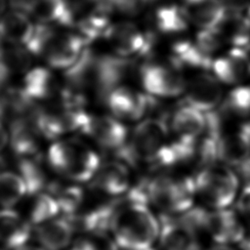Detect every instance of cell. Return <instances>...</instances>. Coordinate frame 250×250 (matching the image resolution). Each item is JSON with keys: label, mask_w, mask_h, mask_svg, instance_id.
<instances>
[{"label": "cell", "mask_w": 250, "mask_h": 250, "mask_svg": "<svg viewBox=\"0 0 250 250\" xmlns=\"http://www.w3.org/2000/svg\"><path fill=\"white\" fill-rule=\"evenodd\" d=\"M168 132L164 117H146L136 125L127 144L115 153L131 165L142 161L148 163L167 144Z\"/></svg>", "instance_id": "cell-3"}, {"label": "cell", "mask_w": 250, "mask_h": 250, "mask_svg": "<svg viewBox=\"0 0 250 250\" xmlns=\"http://www.w3.org/2000/svg\"><path fill=\"white\" fill-rule=\"evenodd\" d=\"M9 143V132L0 121V152L6 147Z\"/></svg>", "instance_id": "cell-40"}, {"label": "cell", "mask_w": 250, "mask_h": 250, "mask_svg": "<svg viewBox=\"0 0 250 250\" xmlns=\"http://www.w3.org/2000/svg\"><path fill=\"white\" fill-rule=\"evenodd\" d=\"M237 209L243 216L250 219V185H246L242 189L237 200Z\"/></svg>", "instance_id": "cell-37"}, {"label": "cell", "mask_w": 250, "mask_h": 250, "mask_svg": "<svg viewBox=\"0 0 250 250\" xmlns=\"http://www.w3.org/2000/svg\"><path fill=\"white\" fill-rule=\"evenodd\" d=\"M148 202L165 214L184 213L192 207L196 192L194 177L158 175L146 183Z\"/></svg>", "instance_id": "cell-4"}, {"label": "cell", "mask_w": 250, "mask_h": 250, "mask_svg": "<svg viewBox=\"0 0 250 250\" xmlns=\"http://www.w3.org/2000/svg\"><path fill=\"white\" fill-rule=\"evenodd\" d=\"M31 234V224L11 208L0 210V243L9 249L25 245Z\"/></svg>", "instance_id": "cell-18"}, {"label": "cell", "mask_w": 250, "mask_h": 250, "mask_svg": "<svg viewBox=\"0 0 250 250\" xmlns=\"http://www.w3.org/2000/svg\"><path fill=\"white\" fill-rule=\"evenodd\" d=\"M205 231L218 244L239 243L243 237L245 228L232 210L224 208L209 211Z\"/></svg>", "instance_id": "cell-14"}, {"label": "cell", "mask_w": 250, "mask_h": 250, "mask_svg": "<svg viewBox=\"0 0 250 250\" xmlns=\"http://www.w3.org/2000/svg\"><path fill=\"white\" fill-rule=\"evenodd\" d=\"M61 210L56 198L49 192H40L35 195L29 206L28 221L37 227L55 219Z\"/></svg>", "instance_id": "cell-29"}, {"label": "cell", "mask_w": 250, "mask_h": 250, "mask_svg": "<svg viewBox=\"0 0 250 250\" xmlns=\"http://www.w3.org/2000/svg\"><path fill=\"white\" fill-rule=\"evenodd\" d=\"M112 9L126 16H138L150 0H110Z\"/></svg>", "instance_id": "cell-36"}, {"label": "cell", "mask_w": 250, "mask_h": 250, "mask_svg": "<svg viewBox=\"0 0 250 250\" xmlns=\"http://www.w3.org/2000/svg\"><path fill=\"white\" fill-rule=\"evenodd\" d=\"M16 10H20L48 25L71 26L74 13L66 0H12Z\"/></svg>", "instance_id": "cell-11"}, {"label": "cell", "mask_w": 250, "mask_h": 250, "mask_svg": "<svg viewBox=\"0 0 250 250\" xmlns=\"http://www.w3.org/2000/svg\"><path fill=\"white\" fill-rule=\"evenodd\" d=\"M146 250H153V249H151V248H149V249H146Z\"/></svg>", "instance_id": "cell-48"}, {"label": "cell", "mask_w": 250, "mask_h": 250, "mask_svg": "<svg viewBox=\"0 0 250 250\" xmlns=\"http://www.w3.org/2000/svg\"><path fill=\"white\" fill-rule=\"evenodd\" d=\"M236 169L240 177L247 183V185H250V157L236 166Z\"/></svg>", "instance_id": "cell-38"}, {"label": "cell", "mask_w": 250, "mask_h": 250, "mask_svg": "<svg viewBox=\"0 0 250 250\" xmlns=\"http://www.w3.org/2000/svg\"><path fill=\"white\" fill-rule=\"evenodd\" d=\"M239 246L242 250H250V228L245 229L243 237L239 242Z\"/></svg>", "instance_id": "cell-41"}, {"label": "cell", "mask_w": 250, "mask_h": 250, "mask_svg": "<svg viewBox=\"0 0 250 250\" xmlns=\"http://www.w3.org/2000/svg\"><path fill=\"white\" fill-rule=\"evenodd\" d=\"M218 157L223 163L234 167L250 157V122L219 137Z\"/></svg>", "instance_id": "cell-13"}, {"label": "cell", "mask_w": 250, "mask_h": 250, "mask_svg": "<svg viewBox=\"0 0 250 250\" xmlns=\"http://www.w3.org/2000/svg\"><path fill=\"white\" fill-rule=\"evenodd\" d=\"M194 43L204 53L212 56L223 46L225 41L217 28H201L195 35Z\"/></svg>", "instance_id": "cell-34"}, {"label": "cell", "mask_w": 250, "mask_h": 250, "mask_svg": "<svg viewBox=\"0 0 250 250\" xmlns=\"http://www.w3.org/2000/svg\"><path fill=\"white\" fill-rule=\"evenodd\" d=\"M34 30L35 25L28 18V15L20 10L14 9L5 13L0 20V37L11 45L25 47Z\"/></svg>", "instance_id": "cell-21"}, {"label": "cell", "mask_w": 250, "mask_h": 250, "mask_svg": "<svg viewBox=\"0 0 250 250\" xmlns=\"http://www.w3.org/2000/svg\"><path fill=\"white\" fill-rule=\"evenodd\" d=\"M209 250H233V249H231L230 247L227 246L226 244H218V245L210 248Z\"/></svg>", "instance_id": "cell-43"}, {"label": "cell", "mask_w": 250, "mask_h": 250, "mask_svg": "<svg viewBox=\"0 0 250 250\" xmlns=\"http://www.w3.org/2000/svg\"><path fill=\"white\" fill-rule=\"evenodd\" d=\"M111 24L106 14L91 12L77 22V33L88 44L98 38L105 37Z\"/></svg>", "instance_id": "cell-31"}, {"label": "cell", "mask_w": 250, "mask_h": 250, "mask_svg": "<svg viewBox=\"0 0 250 250\" xmlns=\"http://www.w3.org/2000/svg\"><path fill=\"white\" fill-rule=\"evenodd\" d=\"M41 134L34 121L28 117L14 118L9 133V142L13 151L21 158L38 153Z\"/></svg>", "instance_id": "cell-17"}, {"label": "cell", "mask_w": 250, "mask_h": 250, "mask_svg": "<svg viewBox=\"0 0 250 250\" xmlns=\"http://www.w3.org/2000/svg\"><path fill=\"white\" fill-rule=\"evenodd\" d=\"M47 157L56 172L76 183L93 179L101 166L98 153L78 139L54 143L48 150Z\"/></svg>", "instance_id": "cell-2"}, {"label": "cell", "mask_w": 250, "mask_h": 250, "mask_svg": "<svg viewBox=\"0 0 250 250\" xmlns=\"http://www.w3.org/2000/svg\"><path fill=\"white\" fill-rule=\"evenodd\" d=\"M104 38L115 55L128 59L148 55L154 43L151 34L143 32L136 24L128 21L112 23Z\"/></svg>", "instance_id": "cell-8"}, {"label": "cell", "mask_w": 250, "mask_h": 250, "mask_svg": "<svg viewBox=\"0 0 250 250\" xmlns=\"http://www.w3.org/2000/svg\"><path fill=\"white\" fill-rule=\"evenodd\" d=\"M115 201L110 232L119 248L146 250L159 236L160 224L147 207L146 183L129 188Z\"/></svg>", "instance_id": "cell-1"}, {"label": "cell", "mask_w": 250, "mask_h": 250, "mask_svg": "<svg viewBox=\"0 0 250 250\" xmlns=\"http://www.w3.org/2000/svg\"><path fill=\"white\" fill-rule=\"evenodd\" d=\"M194 181L196 192L207 205L215 209L230 205L238 188L236 174L229 167L217 163L200 169Z\"/></svg>", "instance_id": "cell-5"}, {"label": "cell", "mask_w": 250, "mask_h": 250, "mask_svg": "<svg viewBox=\"0 0 250 250\" xmlns=\"http://www.w3.org/2000/svg\"><path fill=\"white\" fill-rule=\"evenodd\" d=\"M159 242L162 250H188L197 240L194 233L179 217L162 213L159 216Z\"/></svg>", "instance_id": "cell-16"}, {"label": "cell", "mask_w": 250, "mask_h": 250, "mask_svg": "<svg viewBox=\"0 0 250 250\" xmlns=\"http://www.w3.org/2000/svg\"><path fill=\"white\" fill-rule=\"evenodd\" d=\"M214 59L207 55L191 41H178L172 46L171 64L182 70L183 68L199 69L203 72L212 70Z\"/></svg>", "instance_id": "cell-23"}, {"label": "cell", "mask_w": 250, "mask_h": 250, "mask_svg": "<svg viewBox=\"0 0 250 250\" xmlns=\"http://www.w3.org/2000/svg\"><path fill=\"white\" fill-rule=\"evenodd\" d=\"M217 29L224 41L229 42L231 47L250 50V22L246 14L226 11V15Z\"/></svg>", "instance_id": "cell-24"}, {"label": "cell", "mask_w": 250, "mask_h": 250, "mask_svg": "<svg viewBox=\"0 0 250 250\" xmlns=\"http://www.w3.org/2000/svg\"><path fill=\"white\" fill-rule=\"evenodd\" d=\"M142 84L147 94L156 98H174L187 90L181 70L171 65L146 63L141 67Z\"/></svg>", "instance_id": "cell-7"}, {"label": "cell", "mask_w": 250, "mask_h": 250, "mask_svg": "<svg viewBox=\"0 0 250 250\" xmlns=\"http://www.w3.org/2000/svg\"><path fill=\"white\" fill-rule=\"evenodd\" d=\"M245 14H246V17H247V19H248V21H249V22H250V5L248 6V8H247Z\"/></svg>", "instance_id": "cell-46"}, {"label": "cell", "mask_w": 250, "mask_h": 250, "mask_svg": "<svg viewBox=\"0 0 250 250\" xmlns=\"http://www.w3.org/2000/svg\"><path fill=\"white\" fill-rule=\"evenodd\" d=\"M93 179L94 188L109 195H121L130 188V173L127 165L121 161L104 163Z\"/></svg>", "instance_id": "cell-15"}, {"label": "cell", "mask_w": 250, "mask_h": 250, "mask_svg": "<svg viewBox=\"0 0 250 250\" xmlns=\"http://www.w3.org/2000/svg\"><path fill=\"white\" fill-rule=\"evenodd\" d=\"M20 176L23 180L27 194L36 195L49 187L47 172L39 155L21 157L19 161Z\"/></svg>", "instance_id": "cell-26"}, {"label": "cell", "mask_w": 250, "mask_h": 250, "mask_svg": "<svg viewBox=\"0 0 250 250\" xmlns=\"http://www.w3.org/2000/svg\"><path fill=\"white\" fill-rule=\"evenodd\" d=\"M188 250H201V247H200V244L198 243V241L196 240L190 247Z\"/></svg>", "instance_id": "cell-45"}, {"label": "cell", "mask_w": 250, "mask_h": 250, "mask_svg": "<svg viewBox=\"0 0 250 250\" xmlns=\"http://www.w3.org/2000/svg\"><path fill=\"white\" fill-rule=\"evenodd\" d=\"M16 250H45V249L42 248V247L26 246V245H24V246H22V247H21V248H19V249H16Z\"/></svg>", "instance_id": "cell-44"}, {"label": "cell", "mask_w": 250, "mask_h": 250, "mask_svg": "<svg viewBox=\"0 0 250 250\" xmlns=\"http://www.w3.org/2000/svg\"><path fill=\"white\" fill-rule=\"evenodd\" d=\"M190 23L201 28H217L226 15L222 0H183Z\"/></svg>", "instance_id": "cell-20"}, {"label": "cell", "mask_w": 250, "mask_h": 250, "mask_svg": "<svg viewBox=\"0 0 250 250\" xmlns=\"http://www.w3.org/2000/svg\"><path fill=\"white\" fill-rule=\"evenodd\" d=\"M105 103L117 119L141 120L157 107L156 97L134 91L125 86L112 90L105 99Z\"/></svg>", "instance_id": "cell-6"}, {"label": "cell", "mask_w": 250, "mask_h": 250, "mask_svg": "<svg viewBox=\"0 0 250 250\" xmlns=\"http://www.w3.org/2000/svg\"><path fill=\"white\" fill-rule=\"evenodd\" d=\"M23 92L34 102L47 100L54 97L58 83L55 75L46 67H34L28 70L21 87Z\"/></svg>", "instance_id": "cell-25"}, {"label": "cell", "mask_w": 250, "mask_h": 250, "mask_svg": "<svg viewBox=\"0 0 250 250\" xmlns=\"http://www.w3.org/2000/svg\"><path fill=\"white\" fill-rule=\"evenodd\" d=\"M74 231V225L69 218H55L37 226L35 236L45 250H63L70 243Z\"/></svg>", "instance_id": "cell-19"}, {"label": "cell", "mask_w": 250, "mask_h": 250, "mask_svg": "<svg viewBox=\"0 0 250 250\" xmlns=\"http://www.w3.org/2000/svg\"><path fill=\"white\" fill-rule=\"evenodd\" d=\"M49 193H51L57 200L61 212L64 217L72 218L76 216V213L84 200L83 189L75 185L62 186L60 184L50 183Z\"/></svg>", "instance_id": "cell-28"}, {"label": "cell", "mask_w": 250, "mask_h": 250, "mask_svg": "<svg viewBox=\"0 0 250 250\" xmlns=\"http://www.w3.org/2000/svg\"><path fill=\"white\" fill-rule=\"evenodd\" d=\"M6 5H7V0H0V20L5 15Z\"/></svg>", "instance_id": "cell-42"}, {"label": "cell", "mask_w": 250, "mask_h": 250, "mask_svg": "<svg viewBox=\"0 0 250 250\" xmlns=\"http://www.w3.org/2000/svg\"><path fill=\"white\" fill-rule=\"evenodd\" d=\"M185 104L190 105L202 112L216 109L223 98L221 81L208 72L195 75L187 86Z\"/></svg>", "instance_id": "cell-12"}, {"label": "cell", "mask_w": 250, "mask_h": 250, "mask_svg": "<svg viewBox=\"0 0 250 250\" xmlns=\"http://www.w3.org/2000/svg\"><path fill=\"white\" fill-rule=\"evenodd\" d=\"M68 250H78V249H77V248H75V247L73 246L71 249H68Z\"/></svg>", "instance_id": "cell-47"}, {"label": "cell", "mask_w": 250, "mask_h": 250, "mask_svg": "<svg viewBox=\"0 0 250 250\" xmlns=\"http://www.w3.org/2000/svg\"><path fill=\"white\" fill-rule=\"evenodd\" d=\"M81 133L93 139L104 148L116 152L128 142V130L114 116L88 113Z\"/></svg>", "instance_id": "cell-10"}, {"label": "cell", "mask_w": 250, "mask_h": 250, "mask_svg": "<svg viewBox=\"0 0 250 250\" xmlns=\"http://www.w3.org/2000/svg\"><path fill=\"white\" fill-rule=\"evenodd\" d=\"M171 128L176 134L177 139L195 142L205 132V114L190 105L183 104L174 112Z\"/></svg>", "instance_id": "cell-22"}, {"label": "cell", "mask_w": 250, "mask_h": 250, "mask_svg": "<svg viewBox=\"0 0 250 250\" xmlns=\"http://www.w3.org/2000/svg\"><path fill=\"white\" fill-rule=\"evenodd\" d=\"M87 43L78 33L54 32L41 56L53 68L67 69L76 62Z\"/></svg>", "instance_id": "cell-9"}, {"label": "cell", "mask_w": 250, "mask_h": 250, "mask_svg": "<svg viewBox=\"0 0 250 250\" xmlns=\"http://www.w3.org/2000/svg\"><path fill=\"white\" fill-rule=\"evenodd\" d=\"M212 71L222 83L231 85L241 82L236 68L227 56L214 59Z\"/></svg>", "instance_id": "cell-35"}, {"label": "cell", "mask_w": 250, "mask_h": 250, "mask_svg": "<svg viewBox=\"0 0 250 250\" xmlns=\"http://www.w3.org/2000/svg\"><path fill=\"white\" fill-rule=\"evenodd\" d=\"M154 22L157 30L164 34L181 33L190 23L183 6L174 4L163 5L157 8L154 14Z\"/></svg>", "instance_id": "cell-27"}, {"label": "cell", "mask_w": 250, "mask_h": 250, "mask_svg": "<svg viewBox=\"0 0 250 250\" xmlns=\"http://www.w3.org/2000/svg\"><path fill=\"white\" fill-rule=\"evenodd\" d=\"M223 105L231 115L250 116V86H238L231 90Z\"/></svg>", "instance_id": "cell-32"}, {"label": "cell", "mask_w": 250, "mask_h": 250, "mask_svg": "<svg viewBox=\"0 0 250 250\" xmlns=\"http://www.w3.org/2000/svg\"><path fill=\"white\" fill-rule=\"evenodd\" d=\"M25 194L27 189L21 177L13 172L0 173V205L11 208Z\"/></svg>", "instance_id": "cell-30"}, {"label": "cell", "mask_w": 250, "mask_h": 250, "mask_svg": "<svg viewBox=\"0 0 250 250\" xmlns=\"http://www.w3.org/2000/svg\"><path fill=\"white\" fill-rule=\"evenodd\" d=\"M74 247L78 250H118L119 248L108 232H86L77 238Z\"/></svg>", "instance_id": "cell-33"}, {"label": "cell", "mask_w": 250, "mask_h": 250, "mask_svg": "<svg viewBox=\"0 0 250 250\" xmlns=\"http://www.w3.org/2000/svg\"><path fill=\"white\" fill-rule=\"evenodd\" d=\"M11 73H12V71L9 68V66L5 63V62L3 60H0V89L8 81Z\"/></svg>", "instance_id": "cell-39"}]
</instances>
